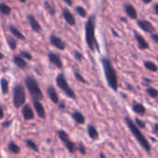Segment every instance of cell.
<instances>
[{
	"label": "cell",
	"instance_id": "7c38bea8",
	"mask_svg": "<svg viewBox=\"0 0 158 158\" xmlns=\"http://www.w3.org/2000/svg\"><path fill=\"white\" fill-rule=\"evenodd\" d=\"M48 58H49L50 62H51L52 64H54L55 66H56L57 68L61 69V68L63 67L62 61H61V59H60V57H59L58 55H56V54H55V53H53V52H50V53L48 54Z\"/></svg>",
	"mask_w": 158,
	"mask_h": 158
},
{
	"label": "cell",
	"instance_id": "bcb514c9",
	"mask_svg": "<svg viewBox=\"0 0 158 158\" xmlns=\"http://www.w3.org/2000/svg\"><path fill=\"white\" fill-rule=\"evenodd\" d=\"M100 157H106V156H105L104 154H101V155H100Z\"/></svg>",
	"mask_w": 158,
	"mask_h": 158
},
{
	"label": "cell",
	"instance_id": "f35d334b",
	"mask_svg": "<svg viewBox=\"0 0 158 158\" xmlns=\"http://www.w3.org/2000/svg\"><path fill=\"white\" fill-rule=\"evenodd\" d=\"M154 8H155V11H156V14L158 15V3H156V4L155 5Z\"/></svg>",
	"mask_w": 158,
	"mask_h": 158
},
{
	"label": "cell",
	"instance_id": "ee69618b",
	"mask_svg": "<svg viewBox=\"0 0 158 158\" xmlns=\"http://www.w3.org/2000/svg\"><path fill=\"white\" fill-rule=\"evenodd\" d=\"M112 32H113V34H115V35H116V36H118V33H117V31H112Z\"/></svg>",
	"mask_w": 158,
	"mask_h": 158
},
{
	"label": "cell",
	"instance_id": "9c48e42d",
	"mask_svg": "<svg viewBox=\"0 0 158 158\" xmlns=\"http://www.w3.org/2000/svg\"><path fill=\"white\" fill-rule=\"evenodd\" d=\"M133 32H134V37H135V40L137 42L138 47L141 50L148 49L149 48V44L147 43V41L145 40V38L143 35H141L139 32H137V31H133Z\"/></svg>",
	"mask_w": 158,
	"mask_h": 158
},
{
	"label": "cell",
	"instance_id": "f1b7e54d",
	"mask_svg": "<svg viewBox=\"0 0 158 158\" xmlns=\"http://www.w3.org/2000/svg\"><path fill=\"white\" fill-rule=\"evenodd\" d=\"M26 143H27V146H29L31 149H32V150L35 151V152H38V146H37L36 143H34L32 141L28 140V141H26Z\"/></svg>",
	"mask_w": 158,
	"mask_h": 158
},
{
	"label": "cell",
	"instance_id": "44dd1931",
	"mask_svg": "<svg viewBox=\"0 0 158 158\" xmlns=\"http://www.w3.org/2000/svg\"><path fill=\"white\" fill-rule=\"evenodd\" d=\"M144 65V68L150 71H153V72H156L158 70V67L156 66V64H155L153 61H150V60H146L144 61L143 63Z\"/></svg>",
	"mask_w": 158,
	"mask_h": 158
},
{
	"label": "cell",
	"instance_id": "277c9868",
	"mask_svg": "<svg viewBox=\"0 0 158 158\" xmlns=\"http://www.w3.org/2000/svg\"><path fill=\"white\" fill-rule=\"evenodd\" d=\"M25 84L31 94V95L33 97V99L35 100H39L43 98V94L41 92V89L39 88L36 81L31 78V77H27L25 79Z\"/></svg>",
	"mask_w": 158,
	"mask_h": 158
},
{
	"label": "cell",
	"instance_id": "2e32d148",
	"mask_svg": "<svg viewBox=\"0 0 158 158\" xmlns=\"http://www.w3.org/2000/svg\"><path fill=\"white\" fill-rule=\"evenodd\" d=\"M22 115H23L24 118L27 119V120L32 119L34 118L33 111H32V109L31 108V106L29 105H26V106H23V108H22Z\"/></svg>",
	"mask_w": 158,
	"mask_h": 158
},
{
	"label": "cell",
	"instance_id": "3957f363",
	"mask_svg": "<svg viewBox=\"0 0 158 158\" xmlns=\"http://www.w3.org/2000/svg\"><path fill=\"white\" fill-rule=\"evenodd\" d=\"M125 122L129 128V130L131 131V132L132 133V135L134 136V138L138 141V143H140V145L147 152V153H151V145L148 142V140L145 138V136L143 134V132L141 131L140 128L136 125V123L134 121H132V119L130 117H126L125 118Z\"/></svg>",
	"mask_w": 158,
	"mask_h": 158
},
{
	"label": "cell",
	"instance_id": "ba28073f",
	"mask_svg": "<svg viewBox=\"0 0 158 158\" xmlns=\"http://www.w3.org/2000/svg\"><path fill=\"white\" fill-rule=\"evenodd\" d=\"M138 26L141 30H143V31L147 32V33H154L156 31V29L154 27V25L148 21V20H145V19H142V20H139L138 21Z\"/></svg>",
	"mask_w": 158,
	"mask_h": 158
},
{
	"label": "cell",
	"instance_id": "c3c4849f",
	"mask_svg": "<svg viewBox=\"0 0 158 158\" xmlns=\"http://www.w3.org/2000/svg\"><path fill=\"white\" fill-rule=\"evenodd\" d=\"M157 60H158V56H157Z\"/></svg>",
	"mask_w": 158,
	"mask_h": 158
},
{
	"label": "cell",
	"instance_id": "603a6c76",
	"mask_svg": "<svg viewBox=\"0 0 158 158\" xmlns=\"http://www.w3.org/2000/svg\"><path fill=\"white\" fill-rule=\"evenodd\" d=\"M14 62L18 67H19L21 69H25L27 67V62L23 58H21L20 56H15L14 57Z\"/></svg>",
	"mask_w": 158,
	"mask_h": 158
},
{
	"label": "cell",
	"instance_id": "7402d4cb",
	"mask_svg": "<svg viewBox=\"0 0 158 158\" xmlns=\"http://www.w3.org/2000/svg\"><path fill=\"white\" fill-rule=\"evenodd\" d=\"M9 30H10V32H11L16 38H18V39H19V40H25V36H24L17 28H15L14 26H10V27H9Z\"/></svg>",
	"mask_w": 158,
	"mask_h": 158
},
{
	"label": "cell",
	"instance_id": "7bdbcfd3",
	"mask_svg": "<svg viewBox=\"0 0 158 158\" xmlns=\"http://www.w3.org/2000/svg\"><path fill=\"white\" fill-rule=\"evenodd\" d=\"M61 109H65V105H64V103H61L60 104V106H59Z\"/></svg>",
	"mask_w": 158,
	"mask_h": 158
},
{
	"label": "cell",
	"instance_id": "7a4b0ae2",
	"mask_svg": "<svg viewBox=\"0 0 158 158\" xmlns=\"http://www.w3.org/2000/svg\"><path fill=\"white\" fill-rule=\"evenodd\" d=\"M101 62H102V66L104 69V73H105V77L106 80L107 81L108 86L114 90L115 92L118 91V76H117V72L110 61V59L106 56H104L101 58Z\"/></svg>",
	"mask_w": 158,
	"mask_h": 158
},
{
	"label": "cell",
	"instance_id": "ac0fdd59",
	"mask_svg": "<svg viewBox=\"0 0 158 158\" xmlns=\"http://www.w3.org/2000/svg\"><path fill=\"white\" fill-rule=\"evenodd\" d=\"M88 134H89V137L92 139V140H97L99 138V133L97 131V130L95 129L94 126L93 125H89L88 126Z\"/></svg>",
	"mask_w": 158,
	"mask_h": 158
},
{
	"label": "cell",
	"instance_id": "1f68e13d",
	"mask_svg": "<svg viewBox=\"0 0 158 158\" xmlns=\"http://www.w3.org/2000/svg\"><path fill=\"white\" fill-rule=\"evenodd\" d=\"M135 123H136V125L140 128V129H145V123L143 121V120H141L140 118H135Z\"/></svg>",
	"mask_w": 158,
	"mask_h": 158
},
{
	"label": "cell",
	"instance_id": "4fadbf2b",
	"mask_svg": "<svg viewBox=\"0 0 158 158\" xmlns=\"http://www.w3.org/2000/svg\"><path fill=\"white\" fill-rule=\"evenodd\" d=\"M62 14H63V17H64L65 20H66L69 25H71V26L75 25V23H76L75 18H74L73 14H72L69 9L65 8V9L63 10V13H62Z\"/></svg>",
	"mask_w": 158,
	"mask_h": 158
},
{
	"label": "cell",
	"instance_id": "e575fe53",
	"mask_svg": "<svg viewBox=\"0 0 158 158\" xmlns=\"http://www.w3.org/2000/svg\"><path fill=\"white\" fill-rule=\"evenodd\" d=\"M74 56H75V58L78 60V61H82L83 60V56L81 55V53H80L79 51H75L74 52Z\"/></svg>",
	"mask_w": 158,
	"mask_h": 158
},
{
	"label": "cell",
	"instance_id": "8fae6325",
	"mask_svg": "<svg viewBox=\"0 0 158 158\" xmlns=\"http://www.w3.org/2000/svg\"><path fill=\"white\" fill-rule=\"evenodd\" d=\"M124 8H125V12L126 14L132 19H137L138 18V13H137V10L136 8L131 5V4H126L124 6Z\"/></svg>",
	"mask_w": 158,
	"mask_h": 158
},
{
	"label": "cell",
	"instance_id": "74e56055",
	"mask_svg": "<svg viewBox=\"0 0 158 158\" xmlns=\"http://www.w3.org/2000/svg\"><path fill=\"white\" fill-rule=\"evenodd\" d=\"M64 2H66L69 6H72V0H63Z\"/></svg>",
	"mask_w": 158,
	"mask_h": 158
},
{
	"label": "cell",
	"instance_id": "f6af8a7d",
	"mask_svg": "<svg viewBox=\"0 0 158 158\" xmlns=\"http://www.w3.org/2000/svg\"><path fill=\"white\" fill-rule=\"evenodd\" d=\"M3 57H4V55H3V54H1V53H0V59H2V58H3Z\"/></svg>",
	"mask_w": 158,
	"mask_h": 158
},
{
	"label": "cell",
	"instance_id": "5bb4252c",
	"mask_svg": "<svg viewBox=\"0 0 158 158\" xmlns=\"http://www.w3.org/2000/svg\"><path fill=\"white\" fill-rule=\"evenodd\" d=\"M28 19H29V22H30V25L31 27V29L36 31V32H40L42 31V28L39 24V22L36 20V19L32 16V15H29L28 16Z\"/></svg>",
	"mask_w": 158,
	"mask_h": 158
},
{
	"label": "cell",
	"instance_id": "cb8c5ba5",
	"mask_svg": "<svg viewBox=\"0 0 158 158\" xmlns=\"http://www.w3.org/2000/svg\"><path fill=\"white\" fill-rule=\"evenodd\" d=\"M0 12L4 15H9L11 12V8L7 5L2 3V4H0Z\"/></svg>",
	"mask_w": 158,
	"mask_h": 158
},
{
	"label": "cell",
	"instance_id": "8992f818",
	"mask_svg": "<svg viewBox=\"0 0 158 158\" xmlns=\"http://www.w3.org/2000/svg\"><path fill=\"white\" fill-rule=\"evenodd\" d=\"M26 100V95H25V92H24V88L19 84L14 88V92H13V103L14 106L19 108L20 107Z\"/></svg>",
	"mask_w": 158,
	"mask_h": 158
},
{
	"label": "cell",
	"instance_id": "83f0119b",
	"mask_svg": "<svg viewBox=\"0 0 158 158\" xmlns=\"http://www.w3.org/2000/svg\"><path fill=\"white\" fill-rule=\"evenodd\" d=\"M76 11H77V13L81 17V18H86L87 17V12H86V10L82 7V6H77L76 7Z\"/></svg>",
	"mask_w": 158,
	"mask_h": 158
},
{
	"label": "cell",
	"instance_id": "484cf974",
	"mask_svg": "<svg viewBox=\"0 0 158 158\" xmlns=\"http://www.w3.org/2000/svg\"><path fill=\"white\" fill-rule=\"evenodd\" d=\"M8 149H9L12 153H14V154H19V151H20L19 147L16 143H9Z\"/></svg>",
	"mask_w": 158,
	"mask_h": 158
},
{
	"label": "cell",
	"instance_id": "52a82bcc",
	"mask_svg": "<svg viewBox=\"0 0 158 158\" xmlns=\"http://www.w3.org/2000/svg\"><path fill=\"white\" fill-rule=\"evenodd\" d=\"M57 134H58L59 139L64 143V144H65V146L67 147V149L69 150V152L70 154H74L75 151H76V145H75V143H74L72 141L69 140L68 133L65 132L64 131H59L57 132Z\"/></svg>",
	"mask_w": 158,
	"mask_h": 158
},
{
	"label": "cell",
	"instance_id": "6da1fadb",
	"mask_svg": "<svg viewBox=\"0 0 158 158\" xmlns=\"http://www.w3.org/2000/svg\"><path fill=\"white\" fill-rule=\"evenodd\" d=\"M85 40L90 50L100 51V46L95 36V16L94 15L90 16L85 24Z\"/></svg>",
	"mask_w": 158,
	"mask_h": 158
},
{
	"label": "cell",
	"instance_id": "4dcf8cb0",
	"mask_svg": "<svg viewBox=\"0 0 158 158\" xmlns=\"http://www.w3.org/2000/svg\"><path fill=\"white\" fill-rule=\"evenodd\" d=\"M7 43H8V44H9V46H10V48H11L12 50H15V49H16L17 44H16V41H15L13 38L8 37V38H7Z\"/></svg>",
	"mask_w": 158,
	"mask_h": 158
},
{
	"label": "cell",
	"instance_id": "e0dca14e",
	"mask_svg": "<svg viewBox=\"0 0 158 158\" xmlns=\"http://www.w3.org/2000/svg\"><path fill=\"white\" fill-rule=\"evenodd\" d=\"M47 94H48V96H49V98L51 99V101L53 103H55V104L58 103V101H59L58 95H57V94H56V92L54 87H52V86L48 87L47 88Z\"/></svg>",
	"mask_w": 158,
	"mask_h": 158
},
{
	"label": "cell",
	"instance_id": "4316f807",
	"mask_svg": "<svg viewBox=\"0 0 158 158\" xmlns=\"http://www.w3.org/2000/svg\"><path fill=\"white\" fill-rule=\"evenodd\" d=\"M1 87H2V92L4 94L8 93V82L5 79L1 80Z\"/></svg>",
	"mask_w": 158,
	"mask_h": 158
},
{
	"label": "cell",
	"instance_id": "d590c367",
	"mask_svg": "<svg viewBox=\"0 0 158 158\" xmlns=\"http://www.w3.org/2000/svg\"><path fill=\"white\" fill-rule=\"evenodd\" d=\"M20 55H21V56H23V57H26L27 59H31V55L29 53V52H26V51H22V52H20Z\"/></svg>",
	"mask_w": 158,
	"mask_h": 158
},
{
	"label": "cell",
	"instance_id": "d6a6232c",
	"mask_svg": "<svg viewBox=\"0 0 158 158\" xmlns=\"http://www.w3.org/2000/svg\"><path fill=\"white\" fill-rule=\"evenodd\" d=\"M74 75H75V78H76V80L77 81H81V82H82V83H86V81H85V79L79 73V72H77V71H75L74 72Z\"/></svg>",
	"mask_w": 158,
	"mask_h": 158
},
{
	"label": "cell",
	"instance_id": "30bf717a",
	"mask_svg": "<svg viewBox=\"0 0 158 158\" xmlns=\"http://www.w3.org/2000/svg\"><path fill=\"white\" fill-rule=\"evenodd\" d=\"M50 41H51L52 44L54 46H56V48H58L59 50H64L66 48V43L62 39H60L59 37H57L54 34H52L50 36Z\"/></svg>",
	"mask_w": 158,
	"mask_h": 158
},
{
	"label": "cell",
	"instance_id": "ab89813d",
	"mask_svg": "<svg viewBox=\"0 0 158 158\" xmlns=\"http://www.w3.org/2000/svg\"><path fill=\"white\" fill-rule=\"evenodd\" d=\"M4 117V112H3V109L0 107V119Z\"/></svg>",
	"mask_w": 158,
	"mask_h": 158
},
{
	"label": "cell",
	"instance_id": "ffe728a7",
	"mask_svg": "<svg viewBox=\"0 0 158 158\" xmlns=\"http://www.w3.org/2000/svg\"><path fill=\"white\" fill-rule=\"evenodd\" d=\"M132 110L139 115H144L146 112V109L143 106V105H142L140 103H135L132 106Z\"/></svg>",
	"mask_w": 158,
	"mask_h": 158
},
{
	"label": "cell",
	"instance_id": "8d00e7d4",
	"mask_svg": "<svg viewBox=\"0 0 158 158\" xmlns=\"http://www.w3.org/2000/svg\"><path fill=\"white\" fill-rule=\"evenodd\" d=\"M151 38H152V40L156 43V44H158V33H152L151 34Z\"/></svg>",
	"mask_w": 158,
	"mask_h": 158
},
{
	"label": "cell",
	"instance_id": "836d02e7",
	"mask_svg": "<svg viewBox=\"0 0 158 158\" xmlns=\"http://www.w3.org/2000/svg\"><path fill=\"white\" fill-rule=\"evenodd\" d=\"M78 151H79L81 155H86V148H85V146H84L81 143H80L78 144Z\"/></svg>",
	"mask_w": 158,
	"mask_h": 158
},
{
	"label": "cell",
	"instance_id": "7dc6e473",
	"mask_svg": "<svg viewBox=\"0 0 158 158\" xmlns=\"http://www.w3.org/2000/svg\"><path fill=\"white\" fill-rule=\"evenodd\" d=\"M19 1H21V2H26V0H19Z\"/></svg>",
	"mask_w": 158,
	"mask_h": 158
},
{
	"label": "cell",
	"instance_id": "f546056e",
	"mask_svg": "<svg viewBox=\"0 0 158 158\" xmlns=\"http://www.w3.org/2000/svg\"><path fill=\"white\" fill-rule=\"evenodd\" d=\"M44 7L48 10V12L50 13V14H52V15H54L55 13H56V11H55V8L52 6H50V4L47 2V1H45L44 2Z\"/></svg>",
	"mask_w": 158,
	"mask_h": 158
},
{
	"label": "cell",
	"instance_id": "9a60e30c",
	"mask_svg": "<svg viewBox=\"0 0 158 158\" xmlns=\"http://www.w3.org/2000/svg\"><path fill=\"white\" fill-rule=\"evenodd\" d=\"M33 106L38 114V116L42 118H45V111H44V108L43 106V105L38 101V100H34L33 101Z\"/></svg>",
	"mask_w": 158,
	"mask_h": 158
},
{
	"label": "cell",
	"instance_id": "d4e9b609",
	"mask_svg": "<svg viewBox=\"0 0 158 158\" xmlns=\"http://www.w3.org/2000/svg\"><path fill=\"white\" fill-rule=\"evenodd\" d=\"M147 94L149 96H151L152 98H156L158 96V91L156 88H153V87H148L147 90H146Z\"/></svg>",
	"mask_w": 158,
	"mask_h": 158
},
{
	"label": "cell",
	"instance_id": "5b68a950",
	"mask_svg": "<svg viewBox=\"0 0 158 158\" xmlns=\"http://www.w3.org/2000/svg\"><path fill=\"white\" fill-rule=\"evenodd\" d=\"M56 85L69 97V98H71V99H76V94H75V93H74V91L69 87V85L68 84V82H67V81H66V79H65V77H64V75L61 73V74H58L57 75V77H56Z\"/></svg>",
	"mask_w": 158,
	"mask_h": 158
},
{
	"label": "cell",
	"instance_id": "d6986e66",
	"mask_svg": "<svg viewBox=\"0 0 158 158\" xmlns=\"http://www.w3.org/2000/svg\"><path fill=\"white\" fill-rule=\"evenodd\" d=\"M72 118H74V120L78 123V124H84L85 123V118H84V116L81 113V112H79V111H75V112H73V114H72Z\"/></svg>",
	"mask_w": 158,
	"mask_h": 158
},
{
	"label": "cell",
	"instance_id": "b9f144b4",
	"mask_svg": "<svg viewBox=\"0 0 158 158\" xmlns=\"http://www.w3.org/2000/svg\"><path fill=\"white\" fill-rule=\"evenodd\" d=\"M144 4H150L152 2V0H142Z\"/></svg>",
	"mask_w": 158,
	"mask_h": 158
},
{
	"label": "cell",
	"instance_id": "60d3db41",
	"mask_svg": "<svg viewBox=\"0 0 158 158\" xmlns=\"http://www.w3.org/2000/svg\"><path fill=\"white\" fill-rule=\"evenodd\" d=\"M154 128H155V131H156V132L158 134V123H156V124L155 125V127H154Z\"/></svg>",
	"mask_w": 158,
	"mask_h": 158
}]
</instances>
